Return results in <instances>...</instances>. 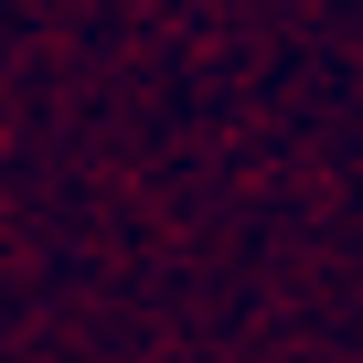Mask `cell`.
Listing matches in <instances>:
<instances>
[]
</instances>
